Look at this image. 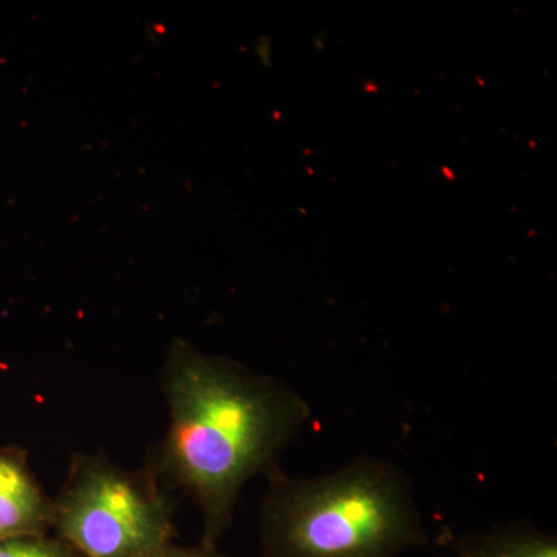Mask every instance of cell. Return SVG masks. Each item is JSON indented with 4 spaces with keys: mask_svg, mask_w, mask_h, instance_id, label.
<instances>
[{
    "mask_svg": "<svg viewBox=\"0 0 557 557\" xmlns=\"http://www.w3.org/2000/svg\"><path fill=\"white\" fill-rule=\"evenodd\" d=\"M449 557H557V537L528 522L449 539Z\"/></svg>",
    "mask_w": 557,
    "mask_h": 557,
    "instance_id": "5b68a950",
    "label": "cell"
},
{
    "mask_svg": "<svg viewBox=\"0 0 557 557\" xmlns=\"http://www.w3.org/2000/svg\"><path fill=\"white\" fill-rule=\"evenodd\" d=\"M161 391L170 409L146 471L199 508L201 542L218 547L249 480L270 475L311 421V406L284 381L236 359L172 341Z\"/></svg>",
    "mask_w": 557,
    "mask_h": 557,
    "instance_id": "6da1fadb",
    "label": "cell"
},
{
    "mask_svg": "<svg viewBox=\"0 0 557 557\" xmlns=\"http://www.w3.org/2000/svg\"><path fill=\"white\" fill-rule=\"evenodd\" d=\"M170 494L141 469L76 453L53 497L54 536L83 557H148L172 544Z\"/></svg>",
    "mask_w": 557,
    "mask_h": 557,
    "instance_id": "3957f363",
    "label": "cell"
},
{
    "mask_svg": "<svg viewBox=\"0 0 557 557\" xmlns=\"http://www.w3.org/2000/svg\"><path fill=\"white\" fill-rule=\"evenodd\" d=\"M51 523L53 498L33 472L27 453L0 448V541L49 534Z\"/></svg>",
    "mask_w": 557,
    "mask_h": 557,
    "instance_id": "277c9868",
    "label": "cell"
},
{
    "mask_svg": "<svg viewBox=\"0 0 557 557\" xmlns=\"http://www.w3.org/2000/svg\"><path fill=\"white\" fill-rule=\"evenodd\" d=\"M0 557H83L57 536L33 534L0 541Z\"/></svg>",
    "mask_w": 557,
    "mask_h": 557,
    "instance_id": "8992f818",
    "label": "cell"
},
{
    "mask_svg": "<svg viewBox=\"0 0 557 557\" xmlns=\"http://www.w3.org/2000/svg\"><path fill=\"white\" fill-rule=\"evenodd\" d=\"M262 557H401L429 545L412 480L395 461L359 456L335 471L267 475Z\"/></svg>",
    "mask_w": 557,
    "mask_h": 557,
    "instance_id": "7a4b0ae2",
    "label": "cell"
},
{
    "mask_svg": "<svg viewBox=\"0 0 557 557\" xmlns=\"http://www.w3.org/2000/svg\"><path fill=\"white\" fill-rule=\"evenodd\" d=\"M148 557H231L223 555L219 552L218 547H207V545L199 544L197 547H177V545L170 544L168 547L159 549Z\"/></svg>",
    "mask_w": 557,
    "mask_h": 557,
    "instance_id": "52a82bcc",
    "label": "cell"
}]
</instances>
